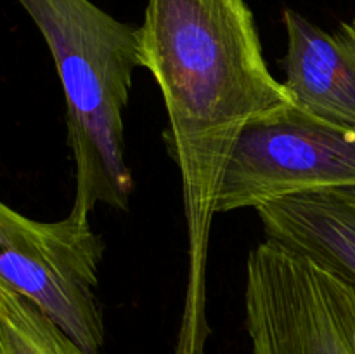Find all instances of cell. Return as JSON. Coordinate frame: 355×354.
<instances>
[{
  "mask_svg": "<svg viewBox=\"0 0 355 354\" xmlns=\"http://www.w3.org/2000/svg\"><path fill=\"white\" fill-rule=\"evenodd\" d=\"M141 62L165 103L166 149L182 189L187 278L175 354H207V269L218 194L243 132L293 106L270 73L245 0H148Z\"/></svg>",
  "mask_w": 355,
  "mask_h": 354,
  "instance_id": "obj_1",
  "label": "cell"
},
{
  "mask_svg": "<svg viewBox=\"0 0 355 354\" xmlns=\"http://www.w3.org/2000/svg\"><path fill=\"white\" fill-rule=\"evenodd\" d=\"M47 42L64 90L68 146L75 160L69 214L97 205L127 210L134 179L125 158V121L134 71L142 68L139 26L90 0H17Z\"/></svg>",
  "mask_w": 355,
  "mask_h": 354,
  "instance_id": "obj_2",
  "label": "cell"
},
{
  "mask_svg": "<svg viewBox=\"0 0 355 354\" xmlns=\"http://www.w3.org/2000/svg\"><path fill=\"white\" fill-rule=\"evenodd\" d=\"M252 354H355V280L272 239L246 262Z\"/></svg>",
  "mask_w": 355,
  "mask_h": 354,
  "instance_id": "obj_3",
  "label": "cell"
},
{
  "mask_svg": "<svg viewBox=\"0 0 355 354\" xmlns=\"http://www.w3.org/2000/svg\"><path fill=\"white\" fill-rule=\"evenodd\" d=\"M104 250L89 217L35 221L0 201V287L37 305L90 354L104 344L97 297Z\"/></svg>",
  "mask_w": 355,
  "mask_h": 354,
  "instance_id": "obj_4",
  "label": "cell"
},
{
  "mask_svg": "<svg viewBox=\"0 0 355 354\" xmlns=\"http://www.w3.org/2000/svg\"><path fill=\"white\" fill-rule=\"evenodd\" d=\"M326 191H355V128L293 104L243 132L222 180L217 214Z\"/></svg>",
  "mask_w": 355,
  "mask_h": 354,
  "instance_id": "obj_5",
  "label": "cell"
},
{
  "mask_svg": "<svg viewBox=\"0 0 355 354\" xmlns=\"http://www.w3.org/2000/svg\"><path fill=\"white\" fill-rule=\"evenodd\" d=\"M288 47L281 59L284 85L298 106L355 128V19L333 33L284 9Z\"/></svg>",
  "mask_w": 355,
  "mask_h": 354,
  "instance_id": "obj_6",
  "label": "cell"
},
{
  "mask_svg": "<svg viewBox=\"0 0 355 354\" xmlns=\"http://www.w3.org/2000/svg\"><path fill=\"white\" fill-rule=\"evenodd\" d=\"M257 214L267 239L355 280V191L279 198Z\"/></svg>",
  "mask_w": 355,
  "mask_h": 354,
  "instance_id": "obj_7",
  "label": "cell"
},
{
  "mask_svg": "<svg viewBox=\"0 0 355 354\" xmlns=\"http://www.w3.org/2000/svg\"><path fill=\"white\" fill-rule=\"evenodd\" d=\"M0 354H90L37 305L0 287Z\"/></svg>",
  "mask_w": 355,
  "mask_h": 354,
  "instance_id": "obj_8",
  "label": "cell"
}]
</instances>
